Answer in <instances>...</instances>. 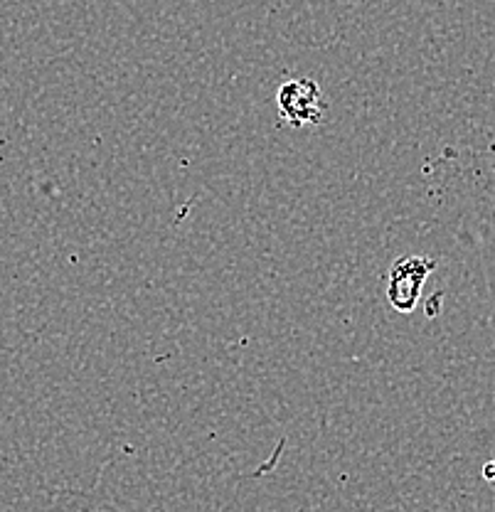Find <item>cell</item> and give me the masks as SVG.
I'll return each mask as SVG.
<instances>
[{"mask_svg":"<svg viewBox=\"0 0 495 512\" xmlns=\"http://www.w3.org/2000/svg\"><path fill=\"white\" fill-rule=\"evenodd\" d=\"M276 106L281 119L294 128L323 124L328 109L316 79H289L281 84L276 92Z\"/></svg>","mask_w":495,"mask_h":512,"instance_id":"1","label":"cell"},{"mask_svg":"<svg viewBox=\"0 0 495 512\" xmlns=\"http://www.w3.org/2000/svg\"><path fill=\"white\" fill-rule=\"evenodd\" d=\"M436 269V261L429 256L409 254L399 256L387 274V301L397 313H412L419 306L422 288L429 274Z\"/></svg>","mask_w":495,"mask_h":512,"instance_id":"2","label":"cell"},{"mask_svg":"<svg viewBox=\"0 0 495 512\" xmlns=\"http://www.w3.org/2000/svg\"><path fill=\"white\" fill-rule=\"evenodd\" d=\"M483 478L493 480V483H495V461L486 463V466H483Z\"/></svg>","mask_w":495,"mask_h":512,"instance_id":"3","label":"cell"}]
</instances>
